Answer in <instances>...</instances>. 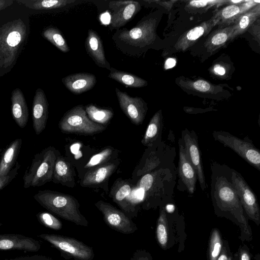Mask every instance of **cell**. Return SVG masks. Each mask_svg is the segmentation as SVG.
<instances>
[{"instance_id": "6da1fadb", "label": "cell", "mask_w": 260, "mask_h": 260, "mask_svg": "<svg viewBox=\"0 0 260 260\" xmlns=\"http://www.w3.org/2000/svg\"><path fill=\"white\" fill-rule=\"evenodd\" d=\"M157 22L156 18L147 16L130 29H117L112 36V39L123 53L138 56L155 41Z\"/></svg>"}, {"instance_id": "7a4b0ae2", "label": "cell", "mask_w": 260, "mask_h": 260, "mask_svg": "<svg viewBox=\"0 0 260 260\" xmlns=\"http://www.w3.org/2000/svg\"><path fill=\"white\" fill-rule=\"evenodd\" d=\"M34 199L43 207L56 216L87 227L88 221L80 211V204L74 197L50 190H39Z\"/></svg>"}, {"instance_id": "3957f363", "label": "cell", "mask_w": 260, "mask_h": 260, "mask_svg": "<svg viewBox=\"0 0 260 260\" xmlns=\"http://www.w3.org/2000/svg\"><path fill=\"white\" fill-rule=\"evenodd\" d=\"M27 27L20 18L0 25V69L14 65L27 37Z\"/></svg>"}, {"instance_id": "277c9868", "label": "cell", "mask_w": 260, "mask_h": 260, "mask_svg": "<svg viewBox=\"0 0 260 260\" xmlns=\"http://www.w3.org/2000/svg\"><path fill=\"white\" fill-rule=\"evenodd\" d=\"M212 196L218 208L231 213L238 220L244 234L251 235L250 226L232 182L224 176L212 177Z\"/></svg>"}, {"instance_id": "5b68a950", "label": "cell", "mask_w": 260, "mask_h": 260, "mask_svg": "<svg viewBox=\"0 0 260 260\" xmlns=\"http://www.w3.org/2000/svg\"><path fill=\"white\" fill-rule=\"evenodd\" d=\"M59 152L52 146L36 154L23 176V187L41 186L52 180L55 162Z\"/></svg>"}, {"instance_id": "8992f818", "label": "cell", "mask_w": 260, "mask_h": 260, "mask_svg": "<svg viewBox=\"0 0 260 260\" xmlns=\"http://www.w3.org/2000/svg\"><path fill=\"white\" fill-rule=\"evenodd\" d=\"M58 126L63 133L83 135H93L106 128L90 120L83 105H77L67 111L59 122Z\"/></svg>"}, {"instance_id": "52a82bcc", "label": "cell", "mask_w": 260, "mask_h": 260, "mask_svg": "<svg viewBox=\"0 0 260 260\" xmlns=\"http://www.w3.org/2000/svg\"><path fill=\"white\" fill-rule=\"evenodd\" d=\"M37 237L49 242L66 260H92L94 257L92 247L75 238L54 234H41Z\"/></svg>"}, {"instance_id": "ba28073f", "label": "cell", "mask_w": 260, "mask_h": 260, "mask_svg": "<svg viewBox=\"0 0 260 260\" xmlns=\"http://www.w3.org/2000/svg\"><path fill=\"white\" fill-rule=\"evenodd\" d=\"M212 135L216 141L230 148L249 164L260 170V152L252 143L225 132L215 131Z\"/></svg>"}, {"instance_id": "9c48e42d", "label": "cell", "mask_w": 260, "mask_h": 260, "mask_svg": "<svg viewBox=\"0 0 260 260\" xmlns=\"http://www.w3.org/2000/svg\"><path fill=\"white\" fill-rule=\"evenodd\" d=\"M95 206L102 213L106 224L111 229L124 234H132L138 230L131 217L110 203L100 200L95 203Z\"/></svg>"}, {"instance_id": "30bf717a", "label": "cell", "mask_w": 260, "mask_h": 260, "mask_svg": "<svg viewBox=\"0 0 260 260\" xmlns=\"http://www.w3.org/2000/svg\"><path fill=\"white\" fill-rule=\"evenodd\" d=\"M231 178L243 208L248 217L258 225L260 212L256 197L241 174L237 171H233Z\"/></svg>"}, {"instance_id": "8fae6325", "label": "cell", "mask_w": 260, "mask_h": 260, "mask_svg": "<svg viewBox=\"0 0 260 260\" xmlns=\"http://www.w3.org/2000/svg\"><path fill=\"white\" fill-rule=\"evenodd\" d=\"M132 185L128 180L119 178L115 181L109 196L123 212L132 219L137 216L139 210L137 204L130 197Z\"/></svg>"}, {"instance_id": "7c38bea8", "label": "cell", "mask_w": 260, "mask_h": 260, "mask_svg": "<svg viewBox=\"0 0 260 260\" xmlns=\"http://www.w3.org/2000/svg\"><path fill=\"white\" fill-rule=\"evenodd\" d=\"M115 92L121 110L131 122L140 125L144 121L148 107L147 103L140 97H132L126 92L115 88Z\"/></svg>"}, {"instance_id": "4fadbf2b", "label": "cell", "mask_w": 260, "mask_h": 260, "mask_svg": "<svg viewBox=\"0 0 260 260\" xmlns=\"http://www.w3.org/2000/svg\"><path fill=\"white\" fill-rule=\"evenodd\" d=\"M109 7L112 11L110 26L113 29H118L139 12L141 5L136 1H118L110 2Z\"/></svg>"}, {"instance_id": "5bb4252c", "label": "cell", "mask_w": 260, "mask_h": 260, "mask_svg": "<svg viewBox=\"0 0 260 260\" xmlns=\"http://www.w3.org/2000/svg\"><path fill=\"white\" fill-rule=\"evenodd\" d=\"M182 135L187 157L196 171L202 189L204 190L206 184L197 137L193 131L191 132L187 129L182 131Z\"/></svg>"}, {"instance_id": "9a60e30c", "label": "cell", "mask_w": 260, "mask_h": 260, "mask_svg": "<svg viewBox=\"0 0 260 260\" xmlns=\"http://www.w3.org/2000/svg\"><path fill=\"white\" fill-rule=\"evenodd\" d=\"M41 248V243L32 238L17 234H0V250L37 252Z\"/></svg>"}, {"instance_id": "2e32d148", "label": "cell", "mask_w": 260, "mask_h": 260, "mask_svg": "<svg viewBox=\"0 0 260 260\" xmlns=\"http://www.w3.org/2000/svg\"><path fill=\"white\" fill-rule=\"evenodd\" d=\"M216 23L217 20L213 16L210 19L185 32L175 44V49L179 51L186 50L193 45L200 38L207 35Z\"/></svg>"}, {"instance_id": "e0dca14e", "label": "cell", "mask_w": 260, "mask_h": 260, "mask_svg": "<svg viewBox=\"0 0 260 260\" xmlns=\"http://www.w3.org/2000/svg\"><path fill=\"white\" fill-rule=\"evenodd\" d=\"M48 118V103L44 91L36 90L32 106V126L36 135L46 128Z\"/></svg>"}, {"instance_id": "ac0fdd59", "label": "cell", "mask_w": 260, "mask_h": 260, "mask_svg": "<svg viewBox=\"0 0 260 260\" xmlns=\"http://www.w3.org/2000/svg\"><path fill=\"white\" fill-rule=\"evenodd\" d=\"M118 163L114 160L91 168L84 176L81 181L83 187L100 186L107 181L116 170Z\"/></svg>"}, {"instance_id": "d6986e66", "label": "cell", "mask_w": 260, "mask_h": 260, "mask_svg": "<svg viewBox=\"0 0 260 260\" xmlns=\"http://www.w3.org/2000/svg\"><path fill=\"white\" fill-rule=\"evenodd\" d=\"M85 47L87 54L98 66L110 70V64L106 58L102 40L95 31L91 29L88 30Z\"/></svg>"}, {"instance_id": "ffe728a7", "label": "cell", "mask_w": 260, "mask_h": 260, "mask_svg": "<svg viewBox=\"0 0 260 260\" xmlns=\"http://www.w3.org/2000/svg\"><path fill=\"white\" fill-rule=\"evenodd\" d=\"M65 87L75 94H79L91 89L96 83V77L88 73L69 75L62 79Z\"/></svg>"}, {"instance_id": "44dd1931", "label": "cell", "mask_w": 260, "mask_h": 260, "mask_svg": "<svg viewBox=\"0 0 260 260\" xmlns=\"http://www.w3.org/2000/svg\"><path fill=\"white\" fill-rule=\"evenodd\" d=\"M179 174L189 193H193L196 189L197 175L187 157L182 139L179 141Z\"/></svg>"}, {"instance_id": "7402d4cb", "label": "cell", "mask_w": 260, "mask_h": 260, "mask_svg": "<svg viewBox=\"0 0 260 260\" xmlns=\"http://www.w3.org/2000/svg\"><path fill=\"white\" fill-rule=\"evenodd\" d=\"M11 112L13 119L20 128H24L28 122V110L25 99L19 88L12 92Z\"/></svg>"}, {"instance_id": "603a6c76", "label": "cell", "mask_w": 260, "mask_h": 260, "mask_svg": "<svg viewBox=\"0 0 260 260\" xmlns=\"http://www.w3.org/2000/svg\"><path fill=\"white\" fill-rule=\"evenodd\" d=\"M52 181L70 187L75 185L74 173L71 164L59 154L55 162Z\"/></svg>"}, {"instance_id": "cb8c5ba5", "label": "cell", "mask_w": 260, "mask_h": 260, "mask_svg": "<svg viewBox=\"0 0 260 260\" xmlns=\"http://www.w3.org/2000/svg\"><path fill=\"white\" fill-rule=\"evenodd\" d=\"M22 143L21 139H16L3 151L0 158V178L7 175L15 165Z\"/></svg>"}, {"instance_id": "d4e9b609", "label": "cell", "mask_w": 260, "mask_h": 260, "mask_svg": "<svg viewBox=\"0 0 260 260\" xmlns=\"http://www.w3.org/2000/svg\"><path fill=\"white\" fill-rule=\"evenodd\" d=\"M233 32V24L218 28L210 34L204 43L207 51L213 53L223 47L229 41H231Z\"/></svg>"}, {"instance_id": "484cf974", "label": "cell", "mask_w": 260, "mask_h": 260, "mask_svg": "<svg viewBox=\"0 0 260 260\" xmlns=\"http://www.w3.org/2000/svg\"><path fill=\"white\" fill-rule=\"evenodd\" d=\"M260 16L259 4L239 16L233 24L231 41L244 34Z\"/></svg>"}, {"instance_id": "4316f807", "label": "cell", "mask_w": 260, "mask_h": 260, "mask_svg": "<svg viewBox=\"0 0 260 260\" xmlns=\"http://www.w3.org/2000/svg\"><path fill=\"white\" fill-rule=\"evenodd\" d=\"M161 170L145 174L138 183V186L144 192V202L147 203L155 197L158 191L159 176Z\"/></svg>"}, {"instance_id": "83f0119b", "label": "cell", "mask_w": 260, "mask_h": 260, "mask_svg": "<svg viewBox=\"0 0 260 260\" xmlns=\"http://www.w3.org/2000/svg\"><path fill=\"white\" fill-rule=\"evenodd\" d=\"M243 13L241 4H231L216 12L214 16L217 20L216 25L220 28L233 24Z\"/></svg>"}, {"instance_id": "f1b7e54d", "label": "cell", "mask_w": 260, "mask_h": 260, "mask_svg": "<svg viewBox=\"0 0 260 260\" xmlns=\"http://www.w3.org/2000/svg\"><path fill=\"white\" fill-rule=\"evenodd\" d=\"M163 126L161 111L156 112L151 118L143 138L142 143L147 147L152 146L160 136Z\"/></svg>"}, {"instance_id": "f546056e", "label": "cell", "mask_w": 260, "mask_h": 260, "mask_svg": "<svg viewBox=\"0 0 260 260\" xmlns=\"http://www.w3.org/2000/svg\"><path fill=\"white\" fill-rule=\"evenodd\" d=\"M108 77L126 87H142L148 84L147 81L138 76L130 73L116 70L113 68H111Z\"/></svg>"}, {"instance_id": "4dcf8cb0", "label": "cell", "mask_w": 260, "mask_h": 260, "mask_svg": "<svg viewBox=\"0 0 260 260\" xmlns=\"http://www.w3.org/2000/svg\"><path fill=\"white\" fill-rule=\"evenodd\" d=\"M75 0H19L17 2L26 7L37 10H51L64 7Z\"/></svg>"}, {"instance_id": "1f68e13d", "label": "cell", "mask_w": 260, "mask_h": 260, "mask_svg": "<svg viewBox=\"0 0 260 260\" xmlns=\"http://www.w3.org/2000/svg\"><path fill=\"white\" fill-rule=\"evenodd\" d=\"M85 109L90 120L103 125L107 124L113 116L111 109L99 108L92 104L86 105Z\"/></svg>"}, {"instance_id": "d6a6232c", "label": "cell", "mask_w": 260, "mask_h": 260, "mask_svg": "<svg viewBox=\"0 0 260 260\" xmlns=\"http://www.w3.org/2000/svg\"><path fill=\"white\" fill-rule=\"evenodd\" d=\"M44 38L63 52H68L70 48L60 30L54 27H49L43 32Z\"/></svg>"}, {"instance_id": "836d02e7", "label": "cell", "mask_w": 260, "mask_h": 260, "mask_svg": "<svg viewBox=\"0 0 260 260\" xmlns=\"http://www.w3.org/2000/svg\"><path fill=\"white\" fill-rule=\"evenodd\" d=\"M156 236L158 244L165 249L168 243V232L167 215L163 207L160 210L157 222Z\"/></svg>"}, {"instance_id": "e575fe53", "label": "cell", "mask_w": 260, "mask_h": 260, "mask_svg": "<svg viewBox=\"0 0 260 260\" xmlns=\"http://www.w3.org/2000/svg\"><path fill=\"white\" fill-rule=\"evenodd\" d=\"M39 222L46 228L58 231L62 228V223L52 214L47 212H40L36 215Z\"/></svg>"}, {"instance_id": "d590c367", "label": "cell", "mask_w": 260, "mask_h": 260, "mask_svg": "<svg viewBox=\"0 0 260 260\" xmlns=\"http://www.w3.org/2000/svg\"><path fill=\"white\" fill-rule=\"evenodd\" d=\"M183 81L180 83V86L202 92L212 93L216 89V86L204 80Z\"/></svg>"}, {"instance_id": "8d00e7d4", "label": "cell", "mask_w": 260, "mask_h": 260, "mask_svg": "<svg viewBox=\"0 0 260 260\" xmlns=\"http://www.w3.org/2000/svg\"><path fill=\"white\" fill-rule=\"evenodd\" d=\"M222 247V241L218 231L214 229L211 233L209 247V260H216Z\"/></svg>"}, {"instance_id": "74e56055", "label": "cell", "mask_w": 260, "mask_h": 260, "mask_svg": "<svg viewBox=\"0 0 260 260\" xmlns=\"http://www.w3.org/2000/svg\"><path fill=\"white\" fill-rule=\"evenodd\" d=\"M114 153L115 152L113 148L111 147L106 148L100 152L93 155L85 166L84 168H91L109 162V161L112 158Z\"/></svg>"}, {"instance_id": "f35d334b", "label": "cell", "mask_w": 260, "mask_h": 260, "mask_svg": "<svg viewBox=\"0 0 260 260\" xmlns=\"http://www.w3.org/2000/svg\"><path fill=\"white\" fill-rule=\"evenodd\" d=\"M229 1L211 0V1H191L187 6L194 9H209L214 6H219L228 3Z\"/></svg>"}, {"instance_id": "ab89813d", "label": "cell", "mask_w": 260, "mask_h": 260, "mask_svg": "<svg viewBox=\"0 0 260 260\" xmlns=\"http://www.w3.org/2000/svg\"><path fill=\"white\" fill-rule=\"evenodd\" d=\"M20 167L21 165L17 161L13 168L7 175L0 178V191L16 177Z\"/></svg>"}, {"instance_id": "60d3db41", "label": "cell", "mask_w": 260, "mask_h": 260, "mask_svg": "<svg viewBox=\"0 0 260 260\" xmlns=\"http://www.w3.org/2000/svg\"><path fill=\"white\" fill-rule=\"evenodd\" d=\"M130 260H152L151 255L145 250L138 249L132 254Z\"/></svg>"}, {"instance_id": "b9f144b4", "label": "cell", "mask_w": 260, "mask_h": 260, "mask_svg": "<svg viewBox=\"0 0 260 260\" xmlns=\"http://www.w3.org/2000/svg\"><path fill=\"white\" fill-rule=\"evenodd\" d=\"M5 260H52V259L45 255L36 254L19 256Z\"/></svg>"}, {"instance_id": "7bdbcfd3", "label": "cell", "mask_w": 260, "mask_h": 260, "mask_svg": "<svg viewBox=\"0 0 260 260\" xmlns=\"http://www.w3.org/2000/svg\"><path fill=\"white\" fill-rule=\"evenodd\" d=\"M144 2L148 3H156L157 4L169 11L172 8L173 4L177 2V1H151V0H145Z\"/></svg>"}, {"instance_id": "ee69618b", "label": "cell", "mask_w": 260, "mask_h": 260, "mask_svg": "<svg viewBox=\"0 0 260 260\" xmlns=\"http://www.w3.org/2000/svg\"><path fill=\"white\" fill-rule=\"evenodd\" d=\"M240 260H250L248 252L245 249H241L240 253Z\"/></svg>"}, {"instance_id": "f6af8a7d", "label": "cell", "mask_w": 260, "mask_h": 260, "mask_svg": "<svg viewBox=\"0 0 260 260\" xmlns=\"http://www.w3.org/2000/svg\"><path fill=\"white\" fill-rule=\"evenodd\" d=\"M12 3L13 1L10 0H0V11L9 6Z\"/></svg>"}, {"instance_id": "bcb514c9", "label": "cell", "mask_w": 260, "mask_h": 260, "mask_svg": "<svg viewBox=\"0 0 260 260\" xmlns=\"http://www.w3.org/2000/svg\"><path fill=\"white\" fill-rule=\"evenodd\" d=\"M214 70L217 74L220 75H223L225 73L224 68L218 64H217L214 67Z\"/></svg>"}, {"instance_id": "7dc6e473", "label": "cell", "mask_w": 260, "mask_h": 260, "mask_svg": "<svg viewBox=\"0 0 260 260\" xmlns=\"http://www.w3.org/2000/svg\"><path fill=\"white\" fill-rule=\"evenodd\" d=\"M176 61L172 58L168 59L165 63V68L169 69L173 67L175 65Z\"/></svg>"}, {"instance_id": "c3c4849f", "label": "cell", "mask_w": 260, "mask_h": 260, "mask_svg": "<svg viewBox=\"0 0 260 260\" xmlns=\"http://www.w3.org/2000/svg\"><path fill=\"white\" fill-rule=\"evenodd\" d=\"M216 260H229L226 253L223 251L221 254L218 257Z\"/></svg>"}]
</instances>
